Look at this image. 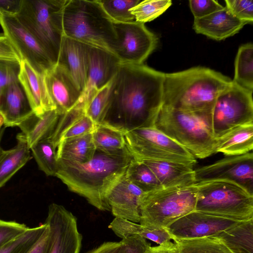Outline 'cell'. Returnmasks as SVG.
I'll return each instance as SVG.
<instances>
[{
  "label": "cell",
  "instance_id": "48",
  "mask_svg": "<svg viewBox=\"0 0 253 253\" xmlns=\"http://www.w3.org/2000/svg\"><path fill=\"white\" fill-rule=\"evenodd\" d=\"M49 238V228L47 225L42 235L27 253H46L48 247Z\"/></svg>",
  "mask_w": 253,
  "mask_h": 253
},
{
  "label": "cell",
  "instance_id": "17",
  "mask_svg": "<svg viewBox=\"0 0 253 253\" xmlns=\"http://www.w3.org/2000/svg\"><path fill=\"white\" fill-rule=\"evenodd\" d=\"M44 80L49 97L60 115L79 103L82 92L61 66L56 64L47 70Z\"/></svg>",
  "mask_w": 253,
  "mask_h": 253
},
{
  "label": "cell",
  "instance_id": "15",
  "mask_svg": "<svg viewBox=\"0 0 253 253\" xmlns=\"http://www.w3.org/2000/svg\"><path fill=\"white\" fill-rule=\"evenodd\" d=\"M240 222L194 211L166 228L172 240L212 236Z\"/></svg>",
  "mask_w": 253,
  "mask_h": 253
},
{
  "label": "cell",
  "instance_id": "47",
  "mask_svg": "<svg viewBox=\"0 0 253 253\" xmlns=\"http://www.w3.org/2000/svg\"><path fill=\"white\" fill-rule=\"evenodd\" d=\"M22 0H0V14L16 16L18 13Z\"/></svg>",
  "mask_w": 253,
  "mask_h": 253
},
{
  "label": "cell",
  "instance_id": "23",
  "mask_svg": "<svg viewBox=\"0 0 253 253\" xmlns=\"http://www.w3.org/2000/svg\"><path fill=\"white\" fill-rule=\"evenodd\" d=\"M142 162L152 170L163 187L188 186L196 183L192 167L163 161Z\"/></svg>",
  "mask_w": 253,
  "mask_h": 253
},
{
  "label": "cell",
  "instance_id": "39",
  "mask_svg": "<svg viewBox=\"0 0 253 253\" xmlns=\"http://www.w3.org/2000/svg\"><path fill=\"white\" fill-rule=\"evenodd\" d=\"M84 115L85 107L78 104L71 110L60 116L52 134L48 137L56 147L63 133Z\"/></svg>",
  "mask_w": 253,
  "mask_h": 253
},
{
  "label": "cell",
  "instance_id": "3",
  "mask_svg": "<svg viewBox=\"0 0 253 253\" xmlns=\"http://www.w3.org/2000/svg\"><path fill=\"white\" fill-rule=\"evenodd\" d=\"M232 82L220 73L202 67L165 73L163 106L186 112L211 110Z\"/></svg>",
  "mask_w": 253,
  "mask_h": 253
},
{
  "label": "cell",
  "instance_id": "34",
  "mask_svg": "<svg viewBox=\"0 0 253 253\" xmlns=\"http://www.w3.org/2000/svg\"><path fill=\"white\" fill-rule=\"evenodd\" d=\"M125 175L127 179L145 192L163 187L152 170L142 161L133 159Z\"/></svg>",
  "mask_w": 253,
  "mask_h": 253
},
{
  "label": "cell",
  "instance_id": "30",
  "mask_svg": "<svg viewBox=\"0 0 253 253\" xmlns=\"http://www.w3.org/2000/svg\"><path fill=\"white\" fill-rule=\"evenodd\" d=\"M125 132L104 124L96 125L92 132L96 149L108 153L118 152L126 147Z\"/></svg>",
  "mask_w": 253,
  "mask_h": 253
},
{
  "label": "cell",
  "instance_id": "49",
  "mask_svg": "<svg viewBox=\"0 0 253 253\" xmlns=\"http://www.w3.org/2000/svg\"><path fill=\"white\" fill-rule=\"evenodd\" d=\"M121 242H106L87 253H119Z\"/></svg>",
  "mask_w": 253,
  "mask_h": 253
},
{
  "label": "cell",
  "instance_id": "5",
  "mask_svg": "<svg viewBox=\"0 0 253 253\" xmlns=\"http://www.w3.org/2000/svg\"><path fill=\"white\" fill-rule=\"evenodd\" d=\"M210 110L186 112L162 106L154 126L196 158L204 159L215 153L216 145L209 125Z\"/></svg>",
  "mask_w": 253,
  "mask_h": 253
},
{
  "label": "cell",
  "instance_id": "29",
  "mask_svg": "<svg viewBox=\"0 0 253 253\" xmlns=\"http://www.w3.org/2000/svg\"><path fill=\"white\" fill-rule=\"evenodd\" d=\"M108 227L122 239L138 235L159 245L172 240L166 228L147 227L122 218L115 217Z\"/></svg>",
  "mask_w": 253,
  "mask_h": 253
},
{
  "label": "cell",
  "instance_id": "18",
  "mask_svg": "<svg viewBox=\"0 0 253 253\" xmlns=\"http://www.w3.org/2000/svg\"><path fill=\"white\" fill-rule=\"evenodd\" d=\"M125 175L109 191L107 201L115 217L139 223L140 203L145 192L127 179Z\"/></svg>",
  "mask_w": 253,
  "mask_h": 253
},
{
  "label": "cell",
  "instance_id": "21",
  "mask_svg": "<svg viewBox=\"0 0 253 253\" xmlns=\"http://www.w3.org/2000/svg\"><path fill=\"white\" fill-rule=\"evenodd\" d=\"M245 25L224 7L204 17L194 19L193 28L198 34L221 41L236 34Z\"/></svg>",
  "mask_w": 253,
  "mask_h": 253
},
{
  "label": "cell",
  "instance_id": "36",
  "mask_svg": "<svg viewBox=\"0 0 253 253\" xmlns=\"http://www.w3.org/2000/svg\"><path fill=\"white\" fill-rule=\"evenodd\" d=\"M170 0H141L129 9L135 21L144 23L151 21L165 12L171 5Z\"/></svg>",
  "mask_w": 253,
  "mask_h": 253
},
{
  "label": "cell",
  "instance_id": "32",
  "mask_svg": "<svg viewBox=\"0 0 253 253\" xmlns=\"http://www.w3.org/2000/svg\"><path fill=\"white\" fill-rule=\"evenodd\" d=\"M175 253H232L213 237L174 240Z\"/></svg>",
  "mask_w": 253,
  "mask_h": 253
},
{
  "label": "cell",
  "instance_id": "25",
  "mask_svg": "<svg viewBox=\"0 0 253 253\" xmlns=\"http://www.w3.org/2000/svg\"><path fill=\"white\" fill-rule=\"evenodd\" d=\"M60 116L56 110L47 111L40 115L33 113L18 126L30 149L40 140L51 135Z\"/></svg>",
  "mask_w": 253,
  "mask_h": 253
},
{
  "label": "cell",
  "instance_id": "2",
  "mask_svg": "<svg viewBox=\"0 0 253 253\" xmlns=\"http://www.w3.org/2000/svg\"><path fill=\"white\" fill-rule=\"evenodd\" d=\"M133 159L126 147L113 153L96 149L93 158L84 163L57 160L55 176L97 209L111 211L106 196L125 175Z\"/></svg>",
  "mask_w": 253,
  "mask_h": 253
},
{
  "label": "cell",
  "instance_id": "28",
  "mask_svg": "<svg viewBox=\"0 0 253 253\" xmlns=\"http://www.w3.org/2000/svg\"><path fill=\"white\" fill-rule=\"evenodd\" d=\"M212 236L232 253H253V219L240 222Z\"/></svg>",
  "mask_w": 253,
  "mask_h": 253
},
{
  "label": "cell",
  "instance_id": "8",
  "mask_svg": "<svg viewBox=\"0 0 253 253\" xmlns=\"http://www.w3.org/2000/svg\"><path fill=\"white\" fill-rule=\"evenodd\" d=\"M66 0H22L16 17L36 38L54 65L63 35L61 12Z\"/></svg>",
  "mask_w": 253,
  "mask_h": 253
},
{
  "label": "cell",
  "instance_id": "46",
  "mask_svg": "<svg viewBox=\"0 0 253 253\" xmlns=\"http://www.w3.org/2000/svg\"><path fill=\"white\" fill-rule=\"evenodd\" d=\"M0 59L19 63L22 60L18 50L3 33H0Z\"/></svg>",
  "mask_w": 253,
  "mask_h": 253
},
{
  "label": "cell",
  "instance_id": "35",
  "mask_svg": "<svg viewBox=\"0 0 253 253\" xmlns=\"http://www.w3.org/2000/svg\"><path fill=\"white\" fill-rule=\"evenodd\" d=\"M47 227L43 224L28 228L25 232L0 247V253H27Z\"/></svg>",
  "mask_w": 253,
  "mask_h": 253
},
{
  "label": "cell",
  "instance_id": "22",
  "mask_svg": "<svg viewBox=\"0 0 253 253\" xmlns=\"http://www.w3.org/2000/svg\"><path fill=\"white\" fill-rule=\"evenodd\" d=\"M0 112L4 118L5 127L18 126L34 113L18 81L9 84L5 89Z\"/></svg>",
  "mask_w": 253,
  "mask_h": 253
},
{
  "label": "cell",
  "instance_id": "38",
  "mask_svg": "<svg viewBox=\"0 0 253 253\" xmlns=\"http://www.w3.org/2000/svg\"><path fill=\"white\" fill-rule=\"evenodd\" d=\"M110 84V83L98 91L85 106V115L96 125L104 121Z\"/></svg>",
  "mask_w": 253,
  "mask_h": 253
},
{
  "label": "cell",
  "instance_id": "12",
  "mask_svg": "<svg viewBox=\"0 0 253 253\" xmlns=\"http://www.w3.org/2000/svg\"><path fill=\"white\" fill-rule=\"evenodd\" d=\"M195 183L224 181L234 183L253 194V154L227 156L194 169Z\"/></svg>",
  "mask_w": 253,
  "mask_h": 253
},
{
  "label": "cell",
  "instance_id": "6",
  "mask_svg": "<svg viewBox=\"0 0 253 253\" xmlns=\"http://www.w3.org/2000/svg\"><path fill=\"white\" fill-rule=\"evenodd\" d=\"M197 196L195 183L145 192L140 203L139 224L147 227L167 228L195 211Z\"/></svg>",
  "mask_w": 253,
  "mask_h": 253
},
{
  "label": "cell",
  "instance_id": "43",
  "mask_svg": "<svg viewBox=\"0 0 253 253\" xmlns=\"http://www.w3.org/2000/svg\"><path fill=\"white\" fill-rule=\"evenodd\" d=\"M189 2L194 19L204 17L224 7L214 0H190Z\"/></svg>",
  "mask_w": 253,
  "mask_h": 253
},
{
  "label": "cell",
  "instance_id": "45",
  "mask_svg": "<svg viewBox=\"0 0 253 253\" xmlns=\"http://www.w3.org/2000/svg\"><path fill=\"white\" fill-rule=\"evenodd\" d=\"M122 245L119 253H146L151 247L146 239L133 235L121 241Z\"/></svg>",
  "mask_w": 253,
  "mask_h": 253
},
{
  "label": "cell",
  "instance_id": "20",
  "mask_svg": "<svg viewBox=\"0 0 253 253\" xmlns=\"http://www.w3.org/2000/svg\"><path fill=\"white\" fill-rule=\"evenodd\" d=\"M18 80L34 114L40 115L55 110L47 90L44 74L38 72L27 61L22 60Z\"/></svg>",
  "mask_w": 253,
  "mask_h": 253
},
{
  "label": "cell",
  "instance_id": "19",
  "mask_svg": "<svg viewBox=\"0 0 253 253\" xmlns=\"http://www.w3.org/2000/svg\"><path fill=\"white\" fill-rule=\"evenodd\" d=\"M89 45L63 36L57 62L83 92L86 83Z\"/></svg>",
  "mask_w": 253,
  "mask_h": 253
},
{
  "label": "cell",
  "instance_id": "7",
  "mask_svg": "<svg viewBox=\"0 0 253 253\" xmlns=\"http://www.w3.org/2000/svg\"><path fill=\"white\" fill-rule=\"evenodd\" d=\"M195 211L242 222L253 219V194L230 182L196 183Z\"/></svg>",
  "mask_w": 253,
  "mask_h": 253
},
{
  "label": "cell",
  "instance_id": "41",
  "mask_svg": "<svg viewBox=\"0 0 253 253\" xmlns=\"http://www.w3.org/2000/svg\"><path fill=\"white\" fill-rule=\"evenodd\" d=\"M226 7L237 18L246 24L253 21V1L252 0H225Z\"/></svg>",
  "mask_w": 253,
  "mask_h": 253
},
{
  "label": "cell",
  "instance_id": "44",
  "mask_svg": "<svg viewBox=\"0 0 253 253\" xmlns=\"http://www.w3.org/2000/svg\"><path fill=\"white\" fill-rule=\"evenodd\" d=\"M28 228L23 223L0 219V247L23 233Z\"/></svg>",
  "mask_w": 253,
  "mask_h": 253
},
{
  "label": "cell",
  "instance_id": "27",
  "mask_svg": "<svg viewBox=\"0 0 253 253\" xmlns=\"http://www.w3.org/2000/svg\"><path fill=\"white\" fill-rule=\"evenodd\" d=\"M253 148V124L238 126L216 139L215 153L226 156L243 155Z\"/></svg>",
  "mask_w": 253,
  "mask_h": 253
},
{
  "label": "cell",
  "instance_id": "52",
  "mask_svg": "<svg viewBox=\"0 0 253 253\" xmlns=\"http://www.w3.org/2000/svg\"><path fill=\"white\" fill-rule=\"evenodd\" d=\"M5 128V127H2L1 128H0V142L1 141V139H2V136L4 133Z\"/></svg>",
  "mask_w": 253,
  "mask_h": 253
},
{
  "label": "cell",
  "instance_id": "42",
  "mask_svg": "<svg viewBox=\"0 0 253 253\" xmlns=\"http://www.w3.org/2000/svg\"><path fill=\"white\" fill-rule=\"evenodd\" d=\"M95 126V123L84 115L63 133L60 141L92 133Z\"/></svg>",
  "mask_w": 253,
  "mask_h": 253
},
{
  "label": "cell",
  "instance_id": "26",
  "mask_svg": "<svg viewBox=\"0 0 253 253\" xmlns=\"http://www.w3.org/2000/svg\"><path fill=\"white\" fill-rule=\"evenodd\" d=\"M56 148L57 160L77 164L90 161L96 151L92 133L62 140Z\"/></svg>",
  "mask_w": 253,
  "mask_h": 253
},
{
  "label": "cell",
  "instance_id": "4",
  "mask_svg": "<svg viewBox=\"0 0 253 253\" xmlns=\"http://www.w3.org/2000/svg\"><path fill=\"white\" fill-rule=\"evenodd\" d=\"M61 19L63 36L113 53L117 42L113 22L99 0H66Z\"/></svg>",
  "mask_w": 253,
  "mask_h": 253
},
{
  "label": "cell",
  "instance_id": "13",
  "mask_svg": "<svg viewBox=\"0 0 253 253\" xmlns=\"http://www.w3.org/2000/svg\"><path fill=\"white\" fill-rule=\"evenodd\" d=\"M49 228V244L46 253H80L82 236L77 218L63 206L55 203L48 207L45 220Z\"/></svg>",
  "mask_w": 253,
  "mask_h": 253
},
{
  "label": "cell",
  "instance_id": "31",
  "mask_svg": "<svg viewBox=\"0 0 253 253\" xmlns=\"http://www.w3.org/2000/svg\"><path fill=\"white\" fill-rule=\"evenodd\" d=\"M240 86L253 90V44L247 43L239 47L235 61L234 78Z\"/></svg>",
  "mask_w": 253,
  "mask_h": 253
},
{
  "label": "cell",
  "instance_id": "40",
  "mask_svg": "<svg viewBox=\"0 0 253 253\" xmlns=\"http://www.w3.org/2000/svg\"><path fill=\"white\" fill-rule=\"evenodd\" d=\"M20 63L16 61L0 59V112L5 89L9 84L18 81Z\"/></svg>",
  "mask_w": 253,
  "mask_h": 253
},
{
  "label": "cell",
  "instance_id": "14",
  "mask_svg": "<svg viewBox=\"0 0 253 253\" xmlns=\"http://www.w3.org/2000/svg\"><path fill=\"white\" fill-rule=\"evenodd\" d=\"M0 25L22 60L27 61L36 71L44 74L55 65L39 41L16 16L0 14Z\"/></svg>",
  "mask_w": 253,
  "mask_h": 253
},
{
  "label": "cell",
  "instance_id": "51",
  "mask_svg": "<svg viewBox=\"0 0 253 253\" xmlns=\"http://www.w3.org/2000/svg\"><path fill=\"white\" fill-rule=\"evenodd\" d=\"M4 118L2 114L0 112V128L4 126Z\"/></svg>",
  "mask_w": 253,
  "mask_h": 253
},
{
  "label": "cell",
  "instance_id": "33",
  "mask_svg": "<svg viewBox=\"0 0 253 253\" xmlns=\"http://www.w3.org/2000/svg\"><path fill=\"white\" fill-rule=\"evenodd\" d=\"M56 149L48 137L40 140L30 149L40 169L47 176H55L58 169Z\"/></svg>",
  "mask_w": 253,
  "mask_h": 253
},
{
  "label": "cell",
  "instance_id": "11",
  "mask_svg": "<svg viewBox=\"0 0 253 253\" xmlns=\"http://www.w3.org/2000/svg\"><path fill=\"white\" fill-rule=\"evenodd\" d=\"M113 24L117 36L113 53L121 63L142 64L157 47V36L136 21Z\"/></svg>",
  "mask_w": 253,
  "mask_h": 253
},
{
  "label": "cell",
  "instance_id": "37",
  "mask_svg": "<svg viewBox=\"0 0 253 253\" xmlns=\"http://www.w3.org/2000/svg\"><path fill=\"white\" fill-rule=\"evenodd\" d=\"M104 10L113 22L126 23L133 21L134 16L129 9L140 0H99Z\"/></svg>",
  "mask_w": 253,
  "mask_h": 253
},
{
  "label": "cell",
  "instance_id": "10",
  "mask_svg": "<svg viewBox=\"0 0 253 253\" xmlns=\"http://www.w3.org/2000/svg\"><path fill=\"white\" fill-rule=\"evenodd\" d=\"M253 91L233 81L216 98L208 115L215 139L238 126L253 124Z\"/></svg>",
  "mask_w": 253,
  "mask_h": 253
},
{
  "label": "cell",
  "instance_id": "24",
  "mask_svg": "<svg viewBox=\"0 0 253 253\" xmlns=\"http://www.w3.org/2000/svg\"><path fill=\"white\" fill-rule=\"evenodd\" d=\"M16 140V146L10 149L4 150L0 147V188L31 159L22 132L17 134Z\"/></svg>",
  "mask_w": 253,
  "mask_h": 253
},
{
  "label": "cell",
  "instance_id": "1",
  "mask_svg": "<svg viewBox=\"0 0 253 253\" xmlns=\"http://www.w3.org/2000/svg\"><path fill=\"white\" fill-rule=\"evenodd\" d=\"M165 73L121 63L110 82L104 124L126 132L154 126L163 106Z\"/></svg>",
  "mask_w": 253,
  "mask_h": 253
},
{
  "label": "cell",
  "instance_id": "9",
  "mask_svg": "<svg viewBox=\"0 0 253 253\" xmlns=\"http://www.w3.org/2000/svg\"><path fill=\"white\" fill-rule=\"evenodd\" d=\"M125 139L126 148L136 161H163L192 167L197 163L188 150L155 126L126 131Z\"/></svg>",
  "mask_w": 253,
  "mask_h": 253
},
{
  "label": "cell",
  "instance_id": "50",
  "mask_svg": "<svg viewBox=\"0 0 253 253\" xmlns=\"http://www.w3.org/2000/svg\"><path fill=\"white\" fill-rule=\"evenodd\" d=\"M146 253H175L174 244L169 241L157 246H151Z\"/></svg>",
  "mask_w": 253,
  "mask_h": 253
},
{
  "label": "cell",
  "instance_id": "16",
  "mask_svg": "<svg viewBox=\"0 0 253 253\" xmlns=\"http://www.w3.org/2000/svg\"><path fill=\"white\" fill-rule=\"evenodd\" d=\"M120 64L113 53L89 45L86 83L78 104L85 107L95 93L111 82Z\"/></svg>",
  "mask_w": 253,
  "mask_h": 253
}]
</instances>
